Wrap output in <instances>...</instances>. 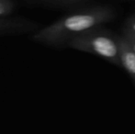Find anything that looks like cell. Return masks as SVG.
Returning <instances> with one entry per match:
<instances>
[{"mask_svg": "<svg viewBox=\"0 0 135 134\" xmlns=\"http://www.w3.org/2000/svg\"><path fill=\"white\" fill-rule=\"evenodd\" d=\"M116 17L112 8L107 6L85 7L61 18L54 23L40 29L31 39L50 46L67 44L73 38L110 22Z\"/></svg>", "mask_w": 135, "mask_h": 134, "instance_id": "1", "label": "cell"}, {"mask_svg": "<svg viewBox=\"0 0 135 134\" xmlns=\"http://www.w3.org/2000/svg\"><path fill=\"white\" fill-rule=\"evenodd\" d=\"M68 47L98 55L116 66H120L118 36L102 27H98L73 38L67 42Z\"/></svg>", "mask_w": 135, "mask_h": 134, "instance_id": "2", "label": "cell"}, {"mask_svg": "<svg viewBox=\"0 0 135 134\" xmlns=\"http://www.w3.org/2000/svg\"><path fill=\"white\" fill-rule=\"evenodd\" d=\"M118 42L120 66L126 70L135 86V53L123 36H118Z\"/></svg>", "mask_w": 135, "mask_h": 134, "instance_id": "3", "label": "cell"}, {"mask_svg": "<svg viewBox=\"0 0 135 134\" xmlns=\"http://www.w3.org/2000/svg\"><path fill=\"white\" fill-rule=\"evenodd\" d=\"M31 23L18 19H7L5 18H0V34L18 32L25 29H30Z\"/></svg>", "mask_w": 135, "mask_h": 134, "instance_id": "4", "label": "cell"}, {"mask_svg": "<svg viewBox=\"0 0 135 134\" xmlns=\"http://www.w3.org/2000/svg\"><path fill=\"white\" fill-rule=\"evenodd\" d=\"M44 1L60 7H76L87 3L88 0H44Z\"/></svg>", "mask_w": 135, "mask_h": 134, "instance_id": "5", "label": "cell"}, {"mask_svg": "<svg viewBox=\"0 0 135 134\" xmlns=\"http://www.w3.org/2000/svg\"><path fill=\"white\" fill-rule=\"evenodd\" d=\"M15 3L13 0H0V18H4L13 12Z\"/></svg>", "mask_w": 135, "mask_h": 134, "instance_id": "6", "label": "cell"}, {"mask_svg": "<svg viewBox=\"0 0 135 134\" xmlns=\"http://www.w3.org/2000/svg\"><path fill=\"white\" fill-rule=\"evenodd\" d=\"M122 35L133 36L135 37V14L127 18L125 24L123 26Z\"/></svg>", "mask_w": 135, "mask_h": 134, "instance_id": "7", "label": "cell"}, {"mask_svg": "<svg viewBox=\"0 0 135 134\" xmlns=\"http://www.w3.org/2000/svg\"><path fill=\"white\" fill-rule=\"evenodd\" d=\"M124 37V39L127 41V42L129 43L130 47L132 48V50L135 53V37L133 36H128V35H122Z\"/></svg>", "mask_w": 135, "mask_h": 134, "instance_id": "8", "label": "cell"}]
</instances>
